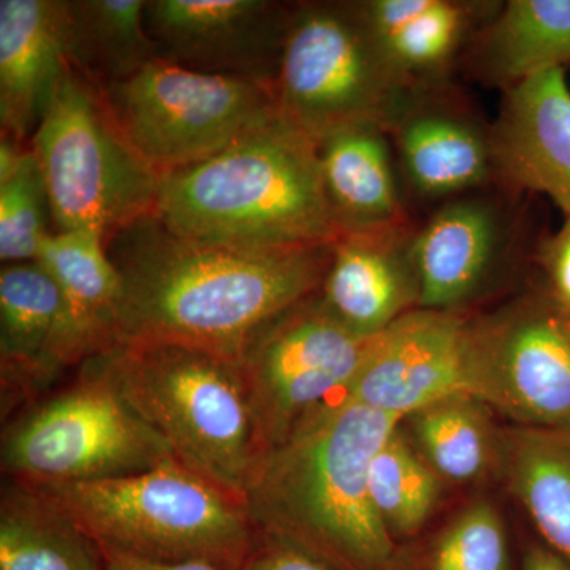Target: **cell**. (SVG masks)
I'll use <instances>...</instances> for the list:
<instances>
[{
    "label": "cell",
    "instance_id": "1",
    "mask_svg": "<svg viewBox=\"0 0 570 570\" xmlns=\"http://www.w3.org/2000/svg\"><path fill=\"white\" fill-rule=\"evenodd\" d=\"M333 245H219L145 217L107 245L121 277L118 346L168 344L238 363L262 330L321 291Z\"/></svg>",
    "mask_w": 570,
    "mask_h": 570
},
{
    "label": "cell",
    "instance_id": "2",
    "mask_svg": "<svg viewBox=\"0 0 570 570\" xmlns=\"http://www.w3.org/2000/svg\"><path fill=\"white\" fill-rule=\"evenodd\" d=\"M401 419L355 401L330 404L264 453L246 491L255 530L332 570H409L379 519L370 464Z\"/></svg>",
    "mask_w": 570,
    "mask_h": 570
},
{
    "label": "cell",
    "instance_id": "3",
    "mask_svg": "<svg viewBox=\"0 0 570 570\" xmlns=\"http://www.w3.org/2000/svg\"><path fill=\"white\" fill-rule=\"evenodd\" d=\"M154 217L175 234L219 245H330L341 236L318 142L279 115L205 163L164 175Z\"/></svg>",
    "mask_w": 570,
    "mask_h": 570
},
{
    "label": "cell",
    "instance_id": "4",
    "mask_svg": "<svg viewBox=\"0 0 570 570\" xmlns=\"http://www.w3.org/2000/svg\"><path fill=\"white\" fill-rule=\"evenodd\" d=\"M29 487L107 554L242 570L258 538L245 502L176 459L124 478Z\"/></svg>",
    "mask_w": 570,
    "mask_h": 570
},
{
    "label": "cell",
    "instance_id": "5",
    "mask_svg": "<svg viewBox=\"0 0 570 570\" xmlns=\"http://www.w3.org/2000/svg\"><path fill=\"white\" fill-rule=\"evenodd\" d=\"M100 356L171 455L245 502L264 450L238 363L168 344H119Z\"/></svg>",
    "mask_w": 570,
    "mask_h": 570
},
{
    "label": "cell",
    "instance_id": "6",
    "mask_svg": "<svg viewBox=\"0 0 570 570\" xmlns=\"http://www.w3.org/2000/svg\"><path fill=\"white\" fill-rule=\"evenodd\" d=\"M55 232L110 243L154 216L160 176L127 140L102 89L69 67L31 138Z\"/></svg>",
    "mask_w": 570,
    "mask_h": 570
},
{
    "label": "cell",
    "instance_id": "7",
    "mask_svg": "<svg viewBox=\"0 0 570 570\" xmlns=\"http://www.w3.org/2000/svg\"><path fill=\"white\" fill-rule=\"evenodd\" d=\"M419 91L379 48L360 2L292 7L273 96L296 129L317 142L356 124L390 132Z\"/></svg>",
    "mask_w": 570,
    "mask_h": 570
},
{
    "label": "cell",
    "instance_id": "8",
    "mask_svg": "<svg viewBox=\"0 0 570 570\" xmlns=\"http://www.w3.org/2000/svg\"><path fill=\"white\" fill-rule=\"evenodd\" d=\"M170 459L171 450L124 400L100 355L82 363L66 387L3 423V475L24 485L124 478Z\"/></svg>",
    "mask_w": 570,
    "mask_h": 570
},
{
    "label": "cell",
    "instance_id": "9",
    "mask_svg": "<svg viewBox=\"0 0 570 570\" xmlns=\"http://www.w3.org/2000/svg\"><path fill=\"white\" fill-rule=\"evenodd\" d=\"M102 92L127 140L160 176L205 163L277 115L272 86L160 59Z\"/></svg>",
    "mask_w": 570,
    "mask_h": 570
},
{
    "label": "cell",
    "instance_id": "10",
    "mask_svg": "<svg viewBox=\"0 0 570 570\" xmlns=\"http://www.w3.org/2000/svg\"><path fill=\"white\" fill-rule=\"evenodd\" d=\"M373 340L341 325L318 292L258 333L238 366L264 453L343 400Z\"/></svg>",
    "mask_w": 570,
    "mask_h": 570
},
{
    "label": "cell",
    "instance_id": "11",
    "mask_svg": "<svg viewBox=\"0 0 570 570\" xmlns=\"http://www.w3.org/2000/svg\"><path fill=\"white\" fill-rule=\"evenodd\" d=\"M464 390L515 425L570 431L568 311L543 285L469 321Z\"/></svg>",
    "mask_w": 570,
    "mask_h": 570
},
{
    "label": "cell",
    "instance_id": "12",
    "mask_svg": "<svg viewBox=\"0 0 570 570\" xmlns=\"http://www.w3.org/2000/svg\"><path fill=\"white\" fill-rule=\"evenodd\" d=\"M288 14L268 0H153L145 21L160 61L273 88Z\"/></svg>",
    "mask_w": 570,
    "mask_h": 570
},
{
    "label": "cell",
    "instance_id": "13",
    "mask_svg": "<svg viewBox=\"0 0 570 570\" xmlns=\"http://www.w3.org/2000/svg\"><path fill=\"white\" fill-rule=\"evenodd\" d=\"M469 321L463 313L417 309L374 336L347 400L406 419L444 397L466 393Z\"/></svg>",
    "mask_w": 570,
    "mask_h": 570
},
{
    "label": "cell",
    "instance_id": "14",
    "mask_svg": "<svg viewBox=\"0 0 570 570\" xmlns=\"http://www.w3.org/2000/svg\"><path fill=\"white\" fill-rule=\"evenodd\" d=\"M512 249L509 217L493 198H450L414 228L411 258L420 309L461 313L497 275Z\"/></svg>",
    "mask_w": 570,
    "mask_h": 570
},
{
    "label": "cell",
    "instance_id": "15",
    "mask_svg": "<svg viewBox=\"0 0 570 570\" xmlns=\"http://www.w3.org/2000/svg\"><path fill=\"white\" fill-rule=\"evenodd\" d=\"M494 181L547 195L570 217V88L566 69L508 89L490 126Z\"/></svg>",
    "mask_w": 570,
    "mask_h": 570
},
{
    "label": "cell",
    "instance_id": "16",
    "mask_svg": "<svg viewBox=\"0 0 570 570\" xmlns=\"http://www.w3.org/2000/svg\"><path fill=\"white\" fill-rule=\"evenodd\" d=\"M404 178L423 198H455L494 183L490 127L441 88L415 94L390 129Z\"/></svg>",
    "mask_w": 570,
    "mask_h": 570
},
{
    "label": "cell",
    "instance_id": "17",
    "mask_svg": "<svg viewBox=\"0 0 570 570\" xmlns=\"http://www.w3.org/2000/svg\"><path fill=\"white\" fill-rule=\"evenodd\" d=\"M414 227L344 234L333 245L318 298L355 335L374 337L419 307Z\"/></svg>",
    "mask_w": 570,
    "mask_h": 570
},
{
    "label": "cell",
    "instance_id": "18",
    "mask_svg": "<svg viewBox=\"0 0 570 570\" xmlns=\"http://www.w3.org/2000/svg\"><path fill=\"white\" fill-rule=\"evenodd\" d=\"M40 262L61 291V316L50 347L62 374L118 346L121 277L102 236L92 232H51Z\"/></svg>",
    "mask_w": 570,
    "mask_h": 570
},
{
    "label": "cell",
    "instance_id": "19",
    "mask_svg": "<svg viewBox=\"0 0 570 570\" xmlns=\"http://www.w3.org/2000/svg\"><path fill=\"white\" fill-rule=\"evenodd\" d=\"M70 66L67 0L0 2L2 135L31 145Z\"/></svg>",
    "mask_w": 570,
    "mask_h": 570
},
{
    "label": "cell",
    "instance_id": "20",
    "mask_svg": "<svg viewBox=\"0 0 570 570\" xmlns=\"http://www.w3.org/2000/svg\"><path fill=\"white\" fill-rule=\"evenodd\" d=\"M501 2L367 0L363 17L393 69L417 89L441 88Z\"/></svg>",
    "mask_w": 570,
    "mask_h": 570
},
{
    "label": "cell",
    "instance_id": "21",
    "mask_svg": "<svg viewBox=\"0 0 570 570\" xmlns=\"http://www.w3.org/2000/svg\"><path fill=\"white\" fill-rule=\"evenodd\" d=\"M61 291L39 261L9 264L0 272V401L3 423L51 392L61 374L50 347Z\"/></svg>",
    "mask_w": 570,
    "mask_h": 570
},
{
    "label": "cell",
    "instance_id": "22",
    "mask_svg": "<svg viewBox=\"0 0 570 570\" xmlns=\"http://www.w3.org/2000/svg\"><path fill=\"white\" fill-rule=\"evenodd\" d=\"M326 200L341 235L409 227L387 130L356 124L318 141Z\"/></svg>",
    "mask_w": 570,
    "mask_h": 570
},
{
    "label": "cell",
    "instance_id": "23",
    "mask_svg": "<svg viewBox=\"0 0 570 570\" xmlns=\"http://www.w3.org/2000/svg\"><path fill=\"white\" fill-rule=\"evenodd\" d=\"M472 73L504 91L570 63V0H509L469 48Z\"/></svg>",
    "mask_w": 570,
    "mask_h": 570
},
{
    "label": "cell",
    "instance_id": "24",
    "mask_svg": "<svg viewBox=\"0 0 570 570\" xmlns=\"http://www.w3.org/2000/svg\"><path fill=\"white\" fill-rule=\"evenodd\" d=\"M498 472L539 539L570 561V431L501 430Z\"/></svg>",
    "mask_w": 570,
    "mask_h": 570
},
{
    "label": "cell",
    "instance_id": "25",
    "mask_svg": "<svg viewBox=\"0 0 570 570\" xmlns=\"http://www.w3.org/2000/svg\"><path fill=\"white\" fill-rule=\"evenodd\" d=\"M102 547L39 490L7 480L0 497V570H107Z\"/></svg>",
    "mask_w": 570,
    "mask_h": 570
},
{
    "label": "cell",
    "instance_id": "26",
    "mask_svg": "<svg viewBox=\"0 0 570 570\" xmlns=\"http://www.w3.org/2000/svg\"><path fill=\"white\" fill-rule=\"evenodd\" d=\"M490 414L478 397L456 393L401 422L411 444L442 482L469 485L498 471L501 430Z\"/></svg>",
    "mask_w": 570,
    "mask_h": 570
},
{
    "label": "cell",
    "instance_id": "27",
    "mask_svg": "<svg viewBox=\"0 0 570 570\" xmlns=\"http://www.w3.org/2000/svg\"><path fill=\"white\" fill-rule=\"evenodd\" d=\"M145 0H71L69 55L71 66L97 88L134 77L156 61V48L145 21Z\"/></svg>",
    "mask_w": 570,
    "mask_h": 570
},
{
    "label": "cell",
    "instance_id": "28",
    "mask_svg": "<svg viewBox=\"0 0 570 570\" xmlns=\"http://www.w3.org/2000/svg\"><path fill=\"white\" fill-rule=\"evenodd\" d=\"M370 493L379 519L400 546L414 542L436 512L442 482L396 428L370 464Z\"/></svg>",
    "mask_w": 570,
    "mask_h": 570
},
{
    "label": "cell",
    "instance_id": "29",
    "mask_svg": "<svg viewBox=\"0 0 570 570\" xmlns=\"http://www.w3.org/2000/svg\"><path fill=\"white\" fill-rule=\"evenodd\" d=\"M409 570H519L508 528L490 501L461 510L433 538L407 543Z\"/></svg>",
    "mask_w": 570,
    "mask_h": 570
},
{
    "label": "cell",
    "instance_id": "30",
    "mask_svg": "<svg viewBox=\"0 0 570 570\" xmlns=\"http://www.w3.org/2000/svg\"><path fill=\"white\" fill-rule=\"evenodd\" d=\"M47 189L32 149L9 178L0 181V261L24 264L39 258L41 245L51 234ZM52 220V219H51Z\"/></svg>",
    "mask_w": 570,
    "mask_h": 570
},
{
    "label": "cell",
    "instance_id": "31",
    "mask_svg": "<svg viewBox=\"0 0 570 570\" xmlns=\"http://www.w3.org/2000/svg\"><path fill=\"white\" fill-rule=\"evenodd\" d=\"M538 262L543 273V287L566 311L570 309V217L554 234L540 239Z\"/></svg>",
    "mask_w": 570,
    "mask_h": 570
},
{
    "label": "cell",
    "instance_id": "32",
    "mask_svg": "<svg viewBox=\"0 0 570 570\" xmlns=\"http://www.w3.org/2000/svg\"><path fill=\"white\" fill-rule=\"evenodd\" d=\"M242 570H332L305 551L258 532L249 560Z\"/></svg>",
    "mask_w": 570,
    "mask_h": 570
},
{
    "label": "cell",
    "instance_id": "33",
    "mask_svg": "<svg viewBox=\"0 0 570 570\" xmlns=\"http://www.w3.org/2000/svg\"><path fill=\"white\" fill-rule=\"evenodd\" d=\"M519 561V570H570V561L551 550L539 538L524 540Z\"/></svg>",
    "mask_w": 570,
    "mask_h": 570
},
{
    "label": "cell",
    "instance_id": "34",
    "mask_svg": "<svg viewBox=\"0 0 570 570\" xmlns=\"http://www.w3.org/2000/svg\"><path fill=\"white\" fill-rule=\"evenodd\" d=\"M107 570H223L208 562H149L134 560V558L119 557V554H107Z\"/></svg>",
    "mask_w": 570,
    "mask_h": 570
},
{
    "label": "cell",
    "instance_id": "35",
    "mask_svg": "<svg viewBox=\"0 0 570 570\" xmlns=\"http://www.w3.org/2000/svg\"><path fill=\"white\" fill-rule=\"evenodd\" d=\"M569 325H570V309L568 311Z\"/></svg>",
    "mask_w": 570,
    "mask_h": 570
}]
</instances>
